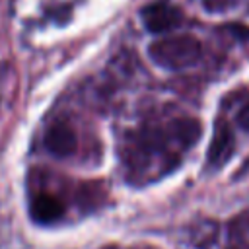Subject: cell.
Here are the masks:
<instances>
[{
    "label": "cell",
    "instance_id": "obj_1",
    "mask_svg": "<svg viewBox=\"0 0 249 249\" xmlns=\"http://www.w3.org/2000/svg\"><path fill=\"white\" fill-rule=\"evenodd\" d=\"M200 134L195 119L144 121L121 140V161L130 183H148L173 169Z\"/></svg>",
    "mask_w": 249,
    "mask_h": 249
},
{
    "label": "cell",
    "instance_id": "obj_2",
    "mask_svg": "<svg viewBox=\"0 0 249 249\" xmlns=\"http://www.w3.org/2000/svg\"><path fill=\"white\" fill-rule=\"evenodd\" d=\"M200 43L193 35H173L154 41L148 47L150 58L167 70H181L193 66L200 58Z\"/></svg>",
    "mask_w": 249,
    "mask_h": 249
},
{
    "label": "cell",
    "instance_id": "obj_3",
    "mask_svg": "<svg viewBox=\"0 0 249 249\" xmlns=\"http://www.w3.org/2000/svg\"><path fill=\"white\" fill-rule=\"evenodd\" d=\"M29 214L37 224H54L66 214V200L51 189H37L29 200Z\"/></svg>",
    "mask_w": 249,
    "mask_h": 249
},
{
    "label": "cell",
    "instance_id": "obj_4",
    "mask_svg": "<svg viewBox=\"0 0 249 249\" xmlns=\"http://www.w3.org/2000/svg\"><path fill=\"white\" fill-rule=\"evenodd\" d=\"M45 148L54 158L74 156L78 150V134L74 126L64 119L53 121L45 130Z\"/></svg>",
    "mask_w": 249,
    "mask_h": 249
},
{
    "label": "cell",
    "instance_id": "obj_5",
    "mask_svg": "<svg viewBox=\"0 0 249 249\" xmlns=\"http://www.w3.org/2000/svg\"><path fill=\"white\" fill-rule=\"evenodd\" d=\"M144 27L150 33H167L181 23V12L167 2H152L140 12Z\"/></svg>",
    "mask_w": 249,
    "mask_h": 249
},
{
    "label": "cell",
    "instance_id": "obj_6",
    "mask_svg": "<svg viewBox=\"0 0 249 249\" xmlns=\"http://www.w3.org/2000/svg\"><path fill=\"white\" fill-rule=\"evenodd\" d=\"M233 148H235V136H233L230 123L224 119H218L216 126H214L212 142L208 148V163L214 167L224 165L230 160V156L233 154Z\"/></svg>",
    "mask_w": 249,
    "mask_h": 249
},
{
    "label": "cell",
    "instance_id": "obj_7",
    "mask_svg": "<svg viewBox=\"0 0 249 249\" xmlns=\"http://www.w3.org/2000/svg\"><path fill=\"white\" fill-rule=\"evenodd\" d=\"M237 123H239V126H243L249 132V103H245L243 107H239V111H237Z\"/></svg>",
    "mask_w": 249,
    "mask_h": 249
},
{
    "label": "cell",
    "instance_id": "obj_8",
    "mask_svg": "<svg viewBox=\"0 0 249 249\" xmlns=\"http://www.w3.org/2000/svg\"><path fill=\"white\" fill-rule=\"evenodd\" d=\"M103 249H152V247H117V245H109V247H103Z\"/></svg>",
    "mask_w": 249,
    "mask_h": 249
}]
</instances>
